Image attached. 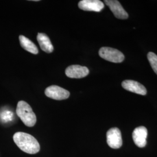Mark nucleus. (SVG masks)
I'll return each instance as SVG.
<instances>
[{
  "label": "nucleus",
  "mask_w": 157,
  "mask_h": 157,
  "mask_svg": "<svg viewBox=\"0 0 157 157\" xmlns=\"http://www.w3.org/2000/svg\"><path fill=\"white\" fill-rule=\"evenodd\" d=\"M104 2L107 5L111 11L112 12L115 17L120 19H126L129 15L121 4V3L117 0H105Z\"/></svg>",
  "instance_id": "obj_7"
},
{
  "label": "nucleus",
  "mask_w": 157,
  "mask_h": 157,
  "mask_svg": "<svg viewBox=\"0 0 157 157\" xmlns=\"http://www.w3.org/2000/svg\"><path fill=\"white\" fill-rule=\"evenodd\" d=\"M37 40L41 49L43 51L47 53H51L54 51V47L47 34L39 33L37 36Z\"/></svg>",
  "instance_id": "obj_11"
},
{
  "label": "nucleus",
  "mask_w": 157,
  "mask_h": 157,
  "mask_svg": "<svg viewBox=\"0 0 157 157\" xmlns=\"http://www.w3.org/2000/svg\"><path fill=\"white\" fill-rule=\"evenodd\" d=\"M89 73V70L87 67L78 65H71L65 70V74L69 78H83L87 76Z\"/></svg>",
  "instance_id": "obj_6"
},
{
  "label": "nucleus",
  "mask_w": 157,
  "mask_h": 157,
  "mask_svg": "<svg viewBox=\"0 0 157 157\" xmlns=\"http://www.w3.org/2000/svg\"><path fill=\"white\" fill-rule=\"evenodd\" d=\"M99 56L105 60L113 63H121L124 61V56L120 51L111 47H102L99 50Z\"/></svg>",
  "instance_id": "obj_3"
},
{
  "label": "nucleus",
  "mask_w": 157,
  "mask_h": 157,
  "mask_svg": "<svg viewBox=\"0 0 157 157\" xmlns=\"http://www.w3.org/2000/svg\"><path fill=\"white\" fill-rule=\"evenodd\" d=\"M17 115L26 126L33 127L37 121L36 116L32 108L28 104L24 101L18 102L16 110Z\"/></svg>",
  "instance_id": "obj_2"
},
{
  "label": "nucleus",
  "mask_w": 157,
  "mask_h": 157,
  "mask_svg": "<svg viewBox=\"0 0 157 157\" xmlns=\"http://www.w3.org/2000/svg\"><path fill=\"white\" fill-rule=\"evenodd\" d=\"M148 131L146 127L139 126L136 128L133 132V140L135 144L140 148H143L147 144Z\"/></svg>",
  "instance_id": "obj_9"
},
{
  "label": "nucleus",
  "mask_w": 157,
  "mask_h": 157,
  "mask_svg": "<svg viewBox=\"0 0 157 157\" xmlns=\"http://www.w3.org/2000/svg\"><path fill=\"white\" fill-rule=\"evenodd\" d=\"M122 86L125 90L138 94L144 95L147 94L146 87L143 85L135 80H124L122 83Z\"/></svg>",
  "instance_id": "obj_10"
},
{
  "label": "nucleus",
  "mask_w": 157,
  "mask_h": 157,
  "mask_svg": "<svg viewBox=\"0 0 157 157\" xmlns=\"http://www.w3.org/2000/svg\"><path fill=\"white\" fill-rule=\"evenodd\" d=\"M147 58L152 69L157 75V56L152 52H150L147 54Z\"/></svg>",
  "instance_id": "obj_13"
},
{
  "label": "nucleus",
  "mask_w": 157,
  "mask_h": 157,
  "mask_svg": "<svg viewBox=\"0 0 157 157\" xmlns=\"http://www.w3.org/2000/svg\"><path fill=\"white\" fill-rule=\"evenodd\" d=\"M13 139L17 146L26 153L34 154L39 152V143L32 135L24 132H17L13 135Z\"/></svg>",
  "instance_id": "obj_1"
},
{
  "label": "nucleus",
  "mask_w": 157,
  "mask_h": 157,
  "mask_svg": "<svg viewBox=\"0 0 157 157\" xmlns=\"http://www.w3.org/2000/svg\"><path fill=\"white\" fill-rule=\"evenodd\" d=\"M108 145L111 148L118 149L122 146V139L120 130L117 128H112L107 133Z\"/></svg>",
  "instance_id": "obj_5"
},
{
  "label": "nucleus",
  "mask_w": 157,
  "mask_h": 157,
  "mask_svg": "<svg viewBox=\"0 0 157 157\" xmlns=\"http://www.w3.org/2000/svg\"><path fill=\"white\" fill-rule=\"evenodd\" d=\"M45 94L47 97L56 100H63L69 97L70 93L59 86L52 85L46 88Z\"/></svg>",
  "instance_id": "obj_4"
},
{
  "label": "nucleus",
  "mask_w": 157,
  "mask_h": 157,
  "mask_svg": "<svg viewBox=\"0 0 157 157\" xmlns=\"http://www.w3.org/2000/svg\"><path fill=\"white\" fill-rule=\"evenodd\" d=\"M78 6L83 11L98 12L104 8V4L99 0H82L79 1Z\"/></svg>",
  "instance_id": "obj_8"
},
{
  "label": "nucleus",
  "mask_w": 157,
  "mask_h": 157,
  "mask_svg": "<svg viewBox=\"0 0 157 157\" xmlns=\"http://www.w3.org/2000/svg\"><path fill=\"white\" fill-rule=\"evenodd\" d=\"M19 41L21 47L24 50H25L33 54H37L39 52V50L37 46L35 45L30 40L26 37L25 36L21 35L19 36Z\"/></svg>",
  "instance_id": "obj_12"
}]
</instances>
